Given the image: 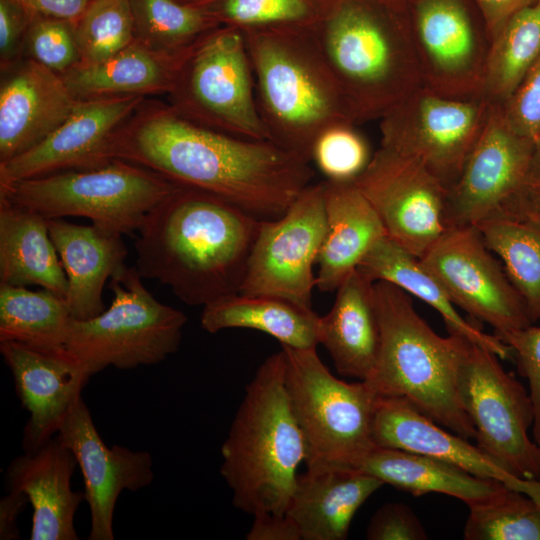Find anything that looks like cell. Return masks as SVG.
I'll return each instance as SVG.
<instances>
[{"instance_id": "8", "label": "cell", "mask_w": 540, "mask_h": 540, "mask_svg": "<svg viewBox=\"0 0 540 540\" xmlns=\"http://www.w3.org/2000/svg\"><path fill=\"white\" fill-rule=\"evenodd\" d=\"M108 309L87 319H71L66 351L91 377L108 367L121 370L155 365L181 344L186 315L158 301L136 267L112 277Z\"/></svg>"}, {"instance_id": "20", "label": "cell", "mask_w": 540, "mask_h": 540, "mask_svg": "<svg viewBox=\"0 0 540 540\" xmlns=\"http://www.w3.org/2000/svg\"><path fill=\"white\" fill-rule=\"evenodd\" d=\"M0 352L12 373L20 402L29 413L22 444L25 452H33L57 434L90 376L66 348L46 352L0 341Z\"/></svg>"}, {"instance_id": "43", "label": "cell", "mask_w": 540, "mask_h": 540, "mask_svg": "<svg viewBox=\"0 0 540 540\" xmlns=\"http://www.w3.org/2000/svg\"><path fill=\"white\" fill-rule=\"evenodd\" d=\"M501 109L518 134L536 141L540 136V56Z\"/></svg>"}, {"instance_id": "23", "label": "cell", "mask_w": 540, "mask_h": 540, "mask_svg": "<svg viewBox=\"0 0 540 540\" xmlns=\"http://www.w3.org/2000/svg\"><path fill=\"white\" fill-rule=\"evenodd\" d=\"M78 466L57 436L15 457L5 473L7 492H20L32 506L31 540H77L75 514L84 493L71 487Z\"/></svg>"}, {"instance_id": "15", "label": "cell", "mask_w": 540, "mask_h": 540, "mask_svg": "<svg viewBox=\"0 0 540 540\" xmlns=\"http://www.w3.org/2000/svg\"><path fill=\"white\" fill-rule=\"evenodd\" d=\"M475 225L449 227L420 258L453 303L495 335L532 325L525 303Z\"/></svg>"}, {"instance_id": "4", "label": "cell", "mask_w": 540, "mask_h": 540, "mask_svg": "<svg viewBox=\"0 0 540 540\" xmlns=\"http://www.w3.org/2000/svg\"><path fill=\"white\" fill-rule=\"evenodd\" d=\"M232 503L249 515L285 514L307 450L290 407L283 350L256 370L221 446Z\"/></svg>"}, {"instance_id": "39", "label": "cell", "mask_w": 540, "mask_h": 540, "mask_svg": "<svg viewBox=\"0 0 540 540\" xmlns=\"http://www.w3.org/2000/svg\"><path fill=\"white\" fill-rule=\"evenodd\" d=\"M80 63H97L135 41L129 0H92L74 23Z\"/></svg>"}, {"instance_id": "6", "label": "cell", "mask_w": 540, "mask_h": 540, "mask_svg": "<svg viewBox=\"0 0 540 540\" xmlns=\"http://www.w3.org/2000/svg\"><path fill=\"white\" fill-rule=\"evenodd\" d=\"M374 299L380 348L364 382L376 395L403 398L451 432L475 439L457 390L458 367L471 341L438 335L417 313L411 296L392 283L375 281Z\"/></svg>"}, {"instance_id": "22", "label": "cell", "mask_w": 540, "mask_h": 540, "mask_svg": "<svg viewBox=\"0 0 540 540\" xmlns=\"http://www.w3.org/2000/svg\"><path fill=\"white\" fill-rule=\"evenodd\" d=\"M0 162L38 144L73 111L78 99L61 74L27 58L2 70Z\"/></svg>"}, {"instance_id": "18", "label": "cell", "mask_w": 540, "mask_h": 540, "mask_svg": "<svg viewBox=\"0 0 540 540\" xmlns=\"http://www.w3.org/2000/svg\"><path fill=\"white\" fill-rule=\"evenodd\" d=\"M144 100L143 96L79 100L71 114L41 142L0 162V186L107 164L113 134Z\"/></svg>"}, {"instance_id": "19", "label": "cell", "mask_w": 540, "mask_h": 540, "mask_svg": "<svg viewBox=\"0 0 540 540\" xmlns=\"http://www.w3.org/2000/svg\"><path fill=\"white\" fill-rule=\"evenodd\" d=\"M74 454L84 480L90 511L89 540H113V519L121 492L138 491L154 479L147 451L107 446L96 429L82 396L73 405L56 434Z\"/></svg>"}, {"instance_id": "37", "label": "cell", "mask_w": 540, "mask_h": 540, "mask_svg": "<svg viewBox=\"0 0 540 540\" xmlns=\"http://www.w3.org/2000/svg\"><path fill=\"white\" fill-rule=\"evenodd\" d=\"M331 0H211L200 6L220 25L241 31L314 28Z\"/></svg>"}, {"instance_id": "34", "label": "cell", "mask_w": 540, "mask_h": 540, "mask_svg": "<svg viewBox=\"0 0 540 540\" xmlns=\"http://www.w3.org/2000/svg\"><path fill=\"white\" fill-rule=\"evenodd\" d=\"M540 56V2L511 15L491 41L481 96L502 106Z\"/></svg>"}, {"instance_id": "1", "label": "cell", "mask_w": 540, "mask_h": 540, "mask_svg": "<svg viewBox=\"0 0 540 540\" xmlns=\"http://www.w3.org/2000/svg\"><path fill=\"white\" fill-rule=\"evenodd\" d=\"M108 157L213 194L262 220L282 216L314 176L310 162L269 140L220 132L170 104L146 100L115 131Z\"/></svg>"}, {"instance_id": "40", "label": "cell", "mask_w": 540, "mask_h": 540, "mask_svg": "<svg viewBox=\"0 0 540 540\" xmlns=\"http://www.w3.org/2000/svg\"><path fill=\"white\" fill-rule=\"evenodd\" d=\"M352 123L324 129L315 139L311 161L334 182H354L366 169L373 154L369 144Z\"/></svg>"}, {"instance_id": "17", "label": "cell", "mask_w": 540, "mask_h": 540, "mask_svg": "<svg viewBox=\"0 0 540 540\" xmlns=\"http://www.w3.org/2000/svg\"><path fill=\"white\" fill-rule=\"evenodd\" d=\"M534 143L508 124L501 106L492 105L459 177L448 189V227L477 226L496 215L520 186Z\"/></svg>"}, {"instance_id": "16", "label": "cell", "mask_w": 540, "mask_h": 540, "mask_svg": "<svg viewBox=\"0 0 540 540\" xmlns=\"http://www.w3.org/2000/svg\"><path fill=\"white\" fill-rule=\"evenodd\" d=\"M389 238L419 259L449 228L447 187L417 161L381 146L354 181Z\"/></svg>"}, {"instance_id": "3", "label": "cell", "mask_w": 540, "mask_h": 540, "mask_svg": "<svg viewBox=\"0 0 540 540\" xmlns=\"http://www.w3.org/2000/svg\"><path fill=\"white\" fill-rule=\"evenodd\" d=\"M313 30L355 124L423 86L404 0H331Z\"/></svg>"}, {"instance_id": "47", "label": "cell", "mask_w": 540, "mask_h": 540, "mask_svg": "<svg viewBox=\"0 0 540 540\" xmlns=\"http://www.w3.org/2000/svg\"><path fill=\"white\" fill-rule=\"evenodd\" d=\"M245 538L247 540H302L298 526L286 513L254 515V521Z\"/></svg>"}, {"instance_id": "46", "label": "cell", "mask_w": 540, "mask_h": 540, "mask_svg": "<svg viewBox=\"0 0 540 540\" xmlns=\"http://www.w3.org/2000/svg\"><path fill=\"white\" fill-rule=\"evenodd\" d=\"M34 16L18 0H0V62L4 70L20 59Z\"/></svg>"}, {"instance_id": "2", "label": "cell", "mask_w": 540, "mask_h": 540, "mask_svg": "<svg viewBox=\"0 0 540 540\" xmlns=\"http://www.w3.org/2000/svg\"><path fill=\"white\" fill-rule=\"evenodd\" d=\"M261 220L213 194L178 185L138 228L135 267L185 304L204 307L240 291Z\"/></svg>"}, {"instance_id": "33", "label": "cell", "mask_w": 540, "mask_h": 540, "mask_svg": "<svg viewBox=\"0 0 540 540\" xmlns=\"http://www.w3.org/2000/svg\"><path fill=\"white\" fill-rule=\"evenodd\" d=\"M71 319L66 299L51 291L0 284V341L62 351Z\"/></svg>"}, {"instance_id": "29", "label": "cell", "mask_w": 540, "mask_h": 540, "mask_svg": "<svg viewBox=\"0 0 540 540\" xmlns=\"http://www.w3.org/2000/svg\"><path fill=\"white\" fill-rule=\"evenodd\" d=\"M0 284L40 286L63 298L67 277L48 219L0 197Z\"/></svg>"}, {"instance_id": "45", "label": "cell", "mask_w": 540, "mask_h": 540, "mask_svg": "<svg viewBox=\"0 0 540 540\" xmlns=\"http://www.w3.org/2000/svg\"><path fill=\"white\" fill-rule=\"evenodd\" d=\"M495 216L540 223V136L536 139L525 176Z\"/></svg>"}, {"instance_id": "36", "label": "cell", "mask_w": 540, "mask_h": 540, "mask_svg": "<svg viewBox=\"0 0 540 540\" xmlns=\"http://www.w3.org/2000/svg\"><path fill=\"white\" fill-rule=\"evenodd\" d=\"M135 40L160 52L191 47L220 24L203 9L177 0H129Z\"/></svg>"}, {"instance_id": "7", "label": "cell", "mask_w": 540, "mask_h": 540, "mask_svg": "<svg viewBox=\"0 0 540 540\" xmlns=\"http://www.w3.org/2000/svg\"><path fill=\"white\" fill-rule=\"evenodd\" d=\"M285 386L306 443L307 469H358L376 446L373 422L378 395L364 381L335 377L315 348L281 346Z\"/></svg>"}, {"instance_id": "41", "label": "cell", "mask_w": 540, "mask_h": 540, "mask_svg": "<svg viewBox=\"0 0 540 540\" xmlns=\"http://www.w3.org/2000/svg\"><path fill=\"white\" fill-rule=\"evenodd\" d=\"M23 53L58 74L67 72L81 62L74 23L34 17L25 35Z\"/></svg>"}, {"instance_id": "48", "label": "cell", "mask_w": 540, "mask_h": 540, "mask_svg": "<svg viewBox=\"0 0 540 540\" xmlns=\"http://www.w3.org/2000/svg\"><path fill=\"white\" fill-rule=\"evenodd\" d=\"M34 17H49L75 23L92 0H18Z\"/></svg>"}, {"instance_id": "21", "label": "cell", "mask_w": 540, "mask_h": 540, "mask_svg": "<svg viewBox=\"0 0 540 540\" xmlns=\"http://www.w3.org/2000/svg\"><path fill=\"white\" fill-rule=\"evenodd\" d=\"M373 438L377 446L441 459L477 477L499 481L540 503V480L516 477L468 439L444 430L403 398L378 396Z\"/></svg>"}, {"instance_id": "51", "label": "cell", "mask_w": 540, "mask_h": 540, "mask_svg": "<svg viewBox=\"0 0 540 540\" xmlns=\"http://www.w3.org/2000/svg\"><path fill=\"white\" fill-rule=\"evenodd\" d=\"M177 1L185 5L200 7L211 0H177Z\"/></svg>"}, {"instance_id": "13", "label": "cell", "mask_w": 540, "mask_h": 540, "mask_svg": "<svg viewBox=\"0 0 540 540\" xmlns=\"http://www.w3.org/2000/svg\"><path fill=\"white\" fill-rule=\"evenodd\" d=\"M422 85L455 98L481 96L491 37L476 0H404Z\"/></svg>"}, {"instance_id": "26", "label": "cell", "mask_w": 540, "mask_h": 540, "mask_svg": "<svg viewBox=\"0 0 540 540\" xmlns=\"http://www.w3.org/2000/svg\"><path fill=\"white\" fill-rule=\"evenodd\" d=\"M323 183L327 227L316 261V287L321 292H333L358 268L371 248L388 235L355 182Z\"/></svg>"}, {"instance_id": "31", "label": "cell", "mask_w": 540, "mask_h": 540, "mask_svg": "<svg viewBox=\"0 0 540 540\" xmlns=\"http://www.w3.org/2000/svg\"><path fill=\"white\" fill-rule=\"evenodd\" d=\"M372 281H387L434 308L442 317L449 334L463 336L500 359H513L511 348L498 336L482 331L465 320L435 276L421 260L388 236L380 239L357 268Z\"/></svg>"}, {"instance_id": "30", "label": "cell", "mask_w": 540, "mask_h": 540, "mask_svg": "<svg viewBox=\"0 0 540 540\" xmlns=\"http://www.w3.org/2000/svg\"><path fill=\"white\" fill-rule=\"evenodd\" d=\"M358 469L414 496L441 493L460 499L469 508L493 501L508 488L432 456L377 445Z\"/></svg>"}, {"instance_id": "10", "label": "cell", "mask_w": 540, "mask_h": 540, "mask_svg": "<svg viewBox=\"0 0 540 540\" xmlns=\"http://www.w3.org/2000/svg\"><path fill=\"white\" fill-rule=\"evenodd\" d=\"M170 105L202 126L251 140H269L240 29L220 25L186 53L168 93Z\"/></svg>"}, {"instance_id": "25", "label": "cell", "mask_w": 540, "mask_h": 540, "mask_svg": "<svg viewBox=\"0 0 540 540\" xmlns=\"http://www.w3.org/2000/svg\"><path fill=\"white\" fill-rule=\"evenodd\" d=\"M383 485L359 469H307L298 475L285 513L298 526L302 540H344L358 509Z\"/></svg>"}, {"instance_id": "5", "label": "cell", "mask_w": 540, "mask_h": 540, "mask_svg": "<svg viewBox=\"0 0 540 540\" xmlns=\"http://www.w3.org/2000/svg\"><path fill=\"white\" fill-rule=\"evenodd\" d=\"M269 141L307 162L329 126L355 124L313 28L242 31Z\"/></svg>"}, {"instance_id": "24", "label": "cell", "mask_w": 540, "mask_h": 540, "mask_svg": "<svg viewBox=\"0 0 540 540\" xmlns=\"http://www.w3.org/2000/svg\"><path fill=\"white\" fill-rule=\"evenodd\" d=\"M51 240L67 277L66 302L71 316L87 320L105 310L103 288L108 279L127 266V248L122 234L95 224L48 219Z\"/></svg>"}, {"instance_id": "50", "label": "cell", "mask_w": 540, "mask_h": 540, "mask_svg": "<svg viewBox=\"0 0 540 540\" xmlns=\"http://www.w3.org/2000/svg\"><path fill=\"white\" fill-rule=\"evenodd\" d=\"M29 503L25 494L8 492L0 500V539L14 540L19 538L17 520Z\"/></svg>"}, {"instance_id": "27", "label": "cell", "mask_w": 540, "mask_h": 540, "mask_svg": "<svg viewBox=\"0 0 540 540\" xmlns=\"http://www.w3.org/2000/svg\"><path fill=\"white\" fill-rule=\"evenodd\" d=\"M380 338L374 281L356 269L337 288L329 312L319 316L318 342L340 375L365 381L376 365Z\"/></svg>"}, {"instance_id": "32", "label": "cell", "mask_w": 540, "mask_h": 540, "mask_svg": "<svg viewBox=\"0 0 540 540\" xmlns=\"http://www.w3.org/2000/svg\"><path fill=\"white\" fill-rule=\"evenodd\" d=\"M319 316L285 299L268 295L234 293L203 307L200 323L209 333L230 328L266 333L281 346L315 348Z\"/></svg>"}, {"instance_id": "28", "label": "cell", "mask_w": 540, "mask_h": 540, "mask_svg": "<svg viewBox=\"0 0 540 540\" xmlns=\"http://www.w3.org/2000/svg\"><path fill=\"white\" fill-rule=\"evenodd\" d=\"M190 48L160 52L135 40L106 60L79 63L61 75L78 100L168 94Z\"/></svg>"}, {"instance_id": "12", "label": "cell", "mask_w": 540, "mask_h": 540, "mask_svg": "<svg viewBox=\"0 0 540 540\" xmlns=\"http://www.w3.org/2000/svg\"><path fill=\"white\" fill-rule=\"evenodd\" d=\"M491 108L482 96L448 97L421 86L380 119V145L417 161L449 189Z\"/></svg>"}, {"instance_id": "11", "label": "cell", "mask_w": 540, "mask_h": 540, "mask_svg": "<svg viewBox=\"0 0 540 540\" xmlns=\"http://www.w3.org/2000/svg\"><path fill=\"white\" fill-rule=\"evenodd\" d=\"M499 359L469 343L457 372L460 402L481 450L516 477L540 480V446L528 435L534 421L530 394Z\"/></svg>"}, {"instance_id": "44", "label": "cell", "mask_w": 540, "mask_h": 540, "mask_svg": "<svg viewBox=\"0 0 540 540\" xmlns=\"http://www.w3.org/2000/svg\"><path fill=\"white\" fill-rule=\"evenodd\" d=\"M368 540H425L428 535L413 510L403 503H387L372 516Z\"/></svg>"}, {"instance_id": "38", "label": "cell", "mask_w": 540, "mask_h": 540, "mask_svg": "<svg viewBox=\"0 0 540 540\" xmlns=\"http://www.w3.org/2000/svg\"><path fill=\"white\" fill-rule=\"evenodd\" d=\"M469 511L466 540H540V503L526 493L507 488Z\"/></svg>"}, {"instance_id": "9", "label": "cell", "mask_w": 540, "mask_h": 540, "mask_svg": "<svg viewBox=\"0 0 540 540\" xmlns=\"http://www.w3.org/2000/svg\"><path fill=\"white\" fill-rule=\"evenodd\" d=\"M178 185L142 166L113 159L92 169L67 170L0 186V197L47 219L85 217L129 234Z\"/></svg>"}, {"instance_id": "35", "label": "cell", "mask_w": 540, "mask_h": 540, "mask_svg": "<svg viewBox=\"0 0 540 540\" xmlns=\"http://www.w3.org/2000/svg\"><path fill=\"white\" fill-rule=\"evenodd\" d=\"M477 227L499 257L532 323L540 321V223L495 216Z\"/></svg>"}, {"instance_id": "49", "label": "cell", "mask_w": 540, "mask_h": 540, "mask_svg": "<svg viewBox=\"0 0 540 540\" xmlns=\"http://www.w3.org/2000/svg\"><path fill=\"white\" fill-rule=\"evenodd\" d=\"M476 2L484 16L492 41L511 15L540 0H476Z\"/></svg>"}, {"instance_id": "14", "label": "cell", "mask_w": 540, "mask_h": 540, "mask_svg": "<svg viewBox=\"0 0 540 540\" xmlns=\"http://www.w3.org/2000/svg\"><path fill=\"white\" fill-rule=\"evenodd\" d=\"M326 227L322 181L307 186L282 216L261 220L239 292L274 296L312 310L313 266Z\"/></svg>"}, {"instance_id": "42", "label": "cell", "mask_w": 540, "mask_h": 540, "mask_svg": "<svg viewBox=\"0 0 540 540\" xmlns=\"http://www.w3.org/2000/svg\"><path fill=\"white\" fill-rule=\"evenodd\" d=\"M496 336L511 348L518 372L528 381L534 409L533 438L540 446V326L532 324Z\"/></svg>"}]
</instances>
